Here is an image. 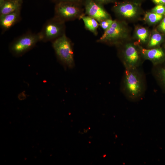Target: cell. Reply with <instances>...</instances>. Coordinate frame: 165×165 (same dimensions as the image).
<instances>
[{
    "label": "cell",
    "instance_id": "e0dca14e",
    "mask_svg": "<svg viewBox=\"0 0 165 165\" xmlns=\"http://www.w3.org/2000/svg\"><path fill=\"white\" fill-rule=\"evenodd\" d=\"M162 37L160 34L155 32L153 33L149 39L147 44L148 48H152L158 45L161 42Z\"/></svg>",
    "mask_w": 165,
    "mask_h": 165
},
{
    "label": "cell",
    "instance_id": "8992f818",
    "mask_svg": "<svg viewBox=\"0 0 165 165\" xmlns=\"http://www.w3.org/2000/svg\"><path fill=\"white\" fill-rule=\"evenodd\" d=\"M41 41L38 33L28 32L14 40L11 43L10 50L16 56H20L34 47Z\"/></svg>",
    "mask_w": 165,
    "mask_h": 165
},
{
    "label": "cell",
    "instance_id": "7c38bea8",
    "mask_svg": "<svg viewBox=\"0 0 165 165\" xmlns=\"http://www.w3.org/2000/svg\"><path fill=\"white\" fill-rule=\"evenodd\" d=\"M22 4L16 0H0V16L21 10Z\"/></svg>",
    "mask_w": 165,
    "mask_h": 165
},
{
    "label": "cell",
    "instance_id": "3957f363",
    "mask_svg": "<svg viewBox=\"0 0 165 165\" xmlns=\"http://www.w3.org/2000/svg\"><path fill=\"white\" fill-rule=\"evenodd\" d=\"M127 35V31L124 23L122 21L115 20L97 42L108 45H118L123 42Z\"/></svg>",
    "mask_w": 165,
    "mask_h": 165
},
{
    "label": "cell",
    "instance_id": "6da1fadb",
    "mask_svg": "<svg viewBox=\"0 0 165 165\" xmlns=\"http://www.w3.org/2000/svg\"><path fill=\"white\" fill-rule=\"evenodd\" d=\"M139 67L125 68L123 78V92L127 98L132 101L141 99L146 89L145 77Z\"/></svg>",
    "mask_w": 165,
    "mask_h": 165
},
{
    "label": "cell",
    "instance_id": "9a60e30c",
    "mask_svg": "<svg viewBox=\"0 0 165 165\" xmlns=\"http://www.w3.org/2000/svg\"><path fill=\"white\" fill-rule=\"evenodd\" d=\"M152 72L155 77L165 88V66L159 67L154 65Z\"/></svg>",
    "mask_w": 165,
    "mask_h": 165
},
{
    "label": "cell",
    "instance_id": "5b68a950",
    "mask_svg": "<svg viewBox=\"0 0 165 165\" xmlns=\"http://www.w3.org/2000/svg\"><path fill=\"white\" fill-rule=\"evenodd\" d=\"M84 14L83 6L67 2L55 4L54 16L65 22L77 19L80 20Z\"/></svg>",
    "mask_w": 165,
    "mask_h": 165
},
{
    "label": "cell",
    "instance_id": "8fae6325",
    "mask_svg": "<svg viewBox=\"0 0 165 165\" xmlns=\"http://www.w3.org/2000/svg\"><path fill=\"white\" fill-rule=\"evenodd\" d=\"M21 10L3 15L0 16V26L2 33L8 30L21 19Z\"/></svg>",
    "mask_w": 165,
    "mask_h": 165
},
{
    "label": "cell",
    "instance_id": "5bb4252c",
    "mask_svg": "<svg viewBox=\"0 0 165 165\" xmlns=\"http://www.w3.org/2000/svg\"><path fill=\"white\" fill-rule=\"evenodd\" d=\"M135 35L139 42L145 43L148 41L149 32L146 28L143 27L137 28L135 31Z\"/></svg>",
    "mask_w": 165,
    "mask_h": 165
},
{
    "label": "cell",
    "instance_id": "7a4b0ae2",
    "mask_svg": "<svg viewBox=\"0 0 165 165\" xmlns=\"http://www.w3.org/2000/svg\"><path fill=\"white\" fill-rule=\"evenodd\" d=\"M52 45L58 60L69 68L75 65L73 44L65 34L52 42Z\"/></svg>",
    "mask_w": 165,
    "mask_h": 165
},
{
    "label": "cell",
    "instance_id": "ffe728a7",
    "mask_svg": "<svg viewBox=\"0 0 165 165\" xmlns=\"http://www.w3.org/2000/svg\"><path fill=\"white\" fill-rule=\"evenodd\" d=\"M55 4L60 2H71L84 6L85 0H51Z\"/></svg>",
    "mask_w": 165,
    "mask_h": 165
},
{
    "label": "cell",
    "instance_id": "603a6c76",
    "mask_svg": "<svg viewBox=\"0 0 165 165\" xmlns=\"http://www.w3.org/2000/svg\"><path fill=\"white\" fill-rule=\"evenodd\" d=\"M153 2L157 4L165 5V0H152Z\"/></svg>",
    "mask_w": 165,
    "mask_h": 165
},
{
    "label": "cell",
    "instance_id": "52a82bcc",
    "mask_svg": "<svg viewBox=\"0 0 165 165\" xmlns=\"http://www.w3.org/2000/svg\"><path fill=\"white\" fill-rule=\"evenodd\" d=\"M128 43L121 50L120 55L125 68H138L141 63V55L138 45Z\"/></svg>",
    "mask_w": 165,
    "mask_h": 165
},
{
    "label": "cell",
    "instance_id": "9c48e42d",
    "mask_svg": "<svg viewBox=\"0 0 165 165\" xmlns=\"http://www.w3.org/2000/svg\"><path fill=\"white\" fill-rule=\"evenodd\" d=\"M113 10L118 17L132 19L137 17L139 11L136 6L130 3H121L114 6Z\"/></svg>",
    "mask_w": 165,
    "mask_h": 165
},
{
    "label": "cell",
    "instance_id": "44dd1931",
    "mask_svg": "<svg viewBox=\"0 0 165 165\" xmlns=\"http://www.w3.org/2000/svg\"><path fill=\"white\" fill-rule=\"evenodd\" d=\"M95 2L103 5L104 4L112 2L114 0H92Z\"/></svg>",
    "mask_w": 165,
    "mask_h": 165
},
{
    "label": "cell",
    "instance_id": "4fadbf2b",
    "mask_svg": "<svg viewBox=\"0 0 165 165\" xmlns=\"http://www.w3.org/2000/svg\"><path fill=\"white\" fill-rule=\"evenodd\" d=\"M80 20H82L83 21L86 29L94 35H97V29L99 25V22L96 19L84 14L81 17Z\"/></svg>",
    "mask_w": 165,
    "mask_h": 165
},
{
    "label": "cell",
    "instance_id": "7402d4cb",
    "mask_svg": "<svg viewBox=\"0 0 165 165\" xmlns=\"http://www.w3.org/2000/svg\"><path fill=\"white\" fill-rule=\"evenodd\" d=\"M159 28L162 31L165 32V17L163 19L159 25Z\"/></svg>",
    "mask_w": 165,
    "mask_h": 165
},
{
    "label": "cell",
    "instance_id": "cb8c5ba5",
    "mask_svg": "<svg viewBox=\"0 0 165 165\" xmlns=\"http://www.w3.org/2000/svg\"><path fill=\"white\" fill-rule=\"evenodd\" d=\"M18 1H19V2H20L21 3H22V2H23V0H16Z\"/></svg>",
    "mask_w": 165,
    "mask_h": 165
},
{
    "label": "cell",
    "instance_id": "ba28073f",
    "mask_svg": "<svg viewBox=\"0 0 165 165\" xmlns=\"http://www.w3.org/2000/svg\"><path fill=\"white\" fill-rule=\"evenodd\" d=\"M84 7L85 14L94 18L99 23L104 20L111 18L103 5L92 0H85Z\"/></svg>",
    "mask_w": 165,
    "mask_h": 165
},
{
    "label": "cell",
    "instance_id": "2e32d148",
    "mask_svg": "<svg viewBox=\"0 0 165 165\" xmlns=\"http://www.w3.org/2000/svg\"><path fill=\"white\" fill-rule=\"evenodd\" d=\"M162 15L152 12H147L145 14L144 19L148 23L153 24L160 20L163 17Z\"/></svg>",
    "mask_w": 165,
    "mask_h": 165
},
{
    "label": "cell",
    "instance_id": "ac0fdd59",
    "mask_svg": "<svg viewBox=\"0 0 165 165\" xmlns=\"http://www.w3.org/2000/svg\"><path fill=\"white\" fill-rule=\"evenodd\" d=\"M114 20L111 18L104 20L99 23V26L105 31L108 29L111 26Z\"/></svg>",
    "mask_w": 165,
    "mask_h": 165
},
{
    "label": "cell",
    "instance_id": "30bf717a",
    "mask_svg": "<svg viewBox=\"0 0 165 165\" xmlns=\"http://www.w3.org/2000/svg\"><path fill=\"white\" fill-rule=\"evenodd\" d=\"M139 46L142 57L150 61L154 65L157 64L165 57L164 52L160 48L145 49L139 45Z\"/></svg>",
    "mask_w": 165,
    "mask_h": 165
},
{
    "label": "cell",
    "instance_id": "d6986e66",
    "mask_svg": "<svg viewBox=\"0 0 165 165\" xmlns=\"http://www.w3.org/2000/svg\"><path fill=\"white\" fill-rule=\"evenodd\" d=\"M151 12L163 15L165 14V7L163 5H158L152 9Z\"/></svg>",
    "mask_w": 165,
    "mask_h": 165
},
{
    "label": "cell",
    "instance_id": "277c9868",
    "mask_svg": "<svg viewBox=\"0 0 165 165\" xmlns=\"http://www.w3.org/2000/svg\"><path fill=\"white\" fill-rule=\"evenodd\" d=\"M65 23L55 16L48 20L38 32L41 41L52 42L65 34Z\"/></svg>",
    "mask_w": 165,
    "mask_h": 165
}]
</instances>
